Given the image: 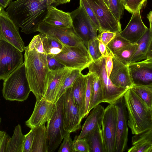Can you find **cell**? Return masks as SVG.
I'll use <instances>...</instances> for the list:
<instances>
[{
  "mask_svg": "<svg viewBox=\"0 0 152 152\" xmlns=\"http://www.w3.org/2000/svg\"><path fill=\"white\" fill-rule=\"evenodd\" d=\"M59 5L56 0H17L11 1L6 11L21 32L30 34L37 31L47 15L48 7Z\"/></svg>",
  "mask_w": 152,
  "mask_h": 152,
  "instance_id": "1",
  "label": "cell"
},
{
  "mask_svg": "<svg viewBox=\"0 0 152 152\" xmlns=\"http://www.w3.org/2000/svg\"><path fill=\"white\" fill-rule=\"evenodd\" d=\"M24 51L27 78L31 91L38 100L44 97L49 86L48 74L50 69L47 55L38 52L35 49L28 50L25 47Z\"/></svg>",
  "mask_w": 152,
  "mask_h": 152,
  "instance_id": "2",
  "label": "cell"
},
{
  "mask_svg": "<svg viewBox=\"0 0 152 152\" xmlns=\"http://www.w3.org/2000/svg\"><path fill=\"white\" fill-rule=\"evenodd\" d=\"M124 97L128 125L132 133L138 134L152 128V110L131 88L127 90Z\"/></svg>",
  "mask_w": 152,
  "mask_h": 152,
  "instance_id": "3",
  "label": "cell"
},
{
  "mask_svg": "<svg viewBox=\"0 0 152 152\" xmlns=\"http://www.w3.org/2000/svg\"><path fill=\"white\" fill-rule=\"evenodd\" d=\"M3 81L2 95L7 100L23 102L27 99L31 91L24 63Z\"/></svg>",
  "mask_w": 152,
  "mask_h": 152,
  "instance_id": "4",
  "label": "cell"
},
{
  "mask_svg": "<svg viewBox=\"0 0 152 152\" xmlns=\"http://www.w3.org/2000/svg\"><path fill=\"white\" fill-rule=\"evenodd\" d=\"M105 60V57L102 56L93 61L88 68V72L93 73L99 78L102 91L104 102L115 104L124 97L127 90L118 87L112 83L107 74Z\"/></svg>",
  "mask_w": 152,
  "mask_h": 152,
  "instance_id": "5",
  "label": "cell"
},
{
  "mask_svg": "<svg viewBox=\"0 0 152 152\" xmlns=\"http://www.w3.org/2000/svg\"><path fill=\"white\" fill-rule=\"evenodd\" d=\"M63 95L55 103L52 114L46 126L48 152H53L69 133L65 129L63 110Z\"/></svg>",
  "mask_w": 152,
  "mask_h": 152,
  "instance_id": "6",
  "label": "cell"
},
{
  "mask_svg": "<svg viewBox=\"0 0 152 152\" xmlns=\"http://www.w3.org/2000/svg\"><path fill=\"white\" fill-rule=\"evenodd\" d=\"M53 57L65 66L81 71L93 61L85 45L72 46L63 44L61 52Z\"/></svg>",
  "mask_w": 152,
  "mask_h": 152,
  "instance_id": "7",
  "label": "cell"
},
{
  "mask_svg": "<svg viewBox=\"0 0 152 152\" xmlns=\"http://www.w3.org/2000/svg\"><path fill=\"white\" fill-rule=\"evenodd\" d=\"M24 62L22 52L0 40V79L3 80Z\"/></svg>",
  "mask_w": 152,
  "mask_h": 152,
  "instance_id": "8",
  "label": "cell"
},
{
  "mask_svg": "<svg viewBox=\"0 0 152 152\" xmlns=\"http://www.w3.org/2000/svg\"><path fill=\"white\" fill-rule=\"evenodd\" d=\"M117 118L115 104H109L104 109L102 126L106 152H115Z\"/></svg>",
  "mask_w": 152,
  "mask_h": 152,
  "instance_id": "9",
  "label": "cell"
},
{
  "mask_svg": "<svg viewBox=\"0 0 152 152\" xmlns=\"http://www.w3.org/2000/svg\"><path fill=\"white\" fill-rule=\"evenodd\" d=\"M99 23L101 32L109 31L120 33L121 25L114 16L103 0H87Z\"/></svg>",
  "mask_w": 152,
  "mask_h": 152,
  "instance_id": "10",
  "label": "cell"
},
{
  "mask_svg": "<svg viewBox=\"0 0 152 152\" xmlns=\"http://www.w3.org/2000/svg\"><path fill=\"white\" fill-rule=\"evenodd\" d=\"M37 31L68 46L85 45L72 28H63L53 26L43 21L39 24Z\"/></svg>",
  "mask_w": 152,
  "mask_h": 152,
  "instance_id": "11",
  "label": "cell"
},
{
  "mask_svg": "<svg viewBox=\"0 0 152 152\" xmlns=\"http://www.w3.org/2000/svg\"><path fill=\"white\" fill-rule=\"evenodd\" d=\"M19 28L4 9L0 6V40L9 43L23 52L25 47Z\"/></svg>",
  "mask_w": 152,
  "mask_h": 152,
  "instance_id": "12",
  "label": "cell"
},
{
  "mask_svg": "<svg viewBox=\"0 0 152 152\" xmlns=\"http://www.w3.org/2000/svg\"><path fill=\"white\" fill-rule=\"evenodd\" d=\"M71 87L63 95L64 128L66 131L70 133L75 132L81 128L82 121L79 108L73 101Z\"/></svg>",
  "mask_w": 152,
  "mask_h": 152,
  "instance_id": "13",
  "label": "cell"
},
{
  "mask_svg": "<svg viewBox=\"0 0 152 152\" xmlns=\"http://www.w3.org/2000/svg\"><path fill=\"white\" fill-rule=\"evenodd\" d=\"M118 113L115 152H123L127 149L128 141V115L124 97L116 104Z\"/></svg>",
  "mask_w": 152,
  "mask_h": 152,
  "instance_id": "14",
  "label": "cell"
},
{
  "mask_svg": "<svg viewBox=\"0 0 152 152\" xmlns=\"http://www.w3.org/2000/svg\"><path fill=\"white\" fill-rule=\"evenodd\" d=\"M55 105V103L44 97L36 100L33 113L25 122L26 125L31 129L45 124L51 116Z\"/></svg>",
  "mask_w": 152,
  "mask_h": 152,
  "instance_id": "15",
  "label": "cell"
},
{
  "mask_svg": "<svg viewBox=\"0 0 152 152\" xmlns=\"http://www.w3.org/2000/svg\"><path fill=\"white\" fill-rule=\"evenodd\" d=\"M70 14L73 30L87 48L88 42L91 39L89 26L93 23L80 5Z\"/></svg>",
  "mask_w": 152,
  "mask_h": 152,
  "instance_id": "16",
  "label": "cell"
},
{
  "mask_svg": "<svg viewBox=\"0 0 152 152\" xmlns=\"http://www.w3.org/2000/svg\"><path fill=\"white\" fill-rule=\"evenodd\" d=\"M73 69L65 66L57 69H50L48 74L49 86L43 97L55 103L57 95L65 79Z\"/></svg>",
  "mask_w": 152,
  "mask_h": 152,
  "instance_id": "17",
  "label": "cell"
},
{
  "mask_svg": "<svg viewBox=\"0 0 152 152\" xmlns=\"http://www.w3.org/2000/svg\"><path fill=\"white\" fill-rule=\"evenodd\" d=\"M128 67L134 84L152 85V58L131 63Z\"/></svg>",
  "mask_w": 152,
  "mask_h": 152,
  "instance_id": "18",
  "label": "cell"
},
{
  "mask_svg": "<svg viewBox=\"0 0 152 152\" xmlns=\"http://www.w3.org/2000/svg\"><path fill=\"white\" fill-rule=\"evenodd\" d=\"M148 29L142 20L139 11L132 14L126 26L119 34L131 43L134 44L142 37Z\"/></svg>",
  "mask_w": 152,
  "mask_h": 152,
  "instance_id": "19",
  "label": "cell"
},
{
  "mask_svg": "<svg viewBox=\"0 0 152 152\" xmlns=\"http://www.w3.org/2000/svg\"><path fill=\"white\" fill-rule=\"evenodd\" d=\"M113 68L110 78L115 86L126 90L132 88L133 83L131 78L128 66L125 65L114 56Z\"/></svg>",
  "mask_w": 152,
  "mask_h": 152,
  "instance_id": "20",
  "label": "cell"
},
{
  "mask_svg": "<svg viewBox=\"0 0 152 152\" xmlns=\"http://www.w3.org/2000/svg\"><path fill=\"white\" fill-rule=\"evenodd\" d=\"M86 88L85 75L81 72L71 86V90L74 103L79 108L81 121L84 116Z\"/></svg>",
  "mask_w": 152,
  "mask_h": 152,
  "instance_id": "21",
  "label": "cell"
},
{
  "mask_svg": "<svg viewBox=\"0 0 152 152\" xmlns=\"http://www.w3.org/2000/svg\"><path fill=\"white\" fill-rule=\"evenodd\" d=\"M48 13L43 21L44 22L61 28H72L70 13L64 12L53 6L48 7Z\"/></svg>",
  "mask_w": 152,
  "mask_h": 152,
  "instance_id": "22",
  "label": "cell"
},
{
  "mask_svg": "<svg viewBox=\"0 0 152 152\" xmlns=\"http://www.w3.org/2000/svg\"><path fill=\"white\" fill-rule=\"evenodd\" d=\"M104 109L102 105L99 104L91 110L82 126L80 134L77 136L78 138H85L91 132L102 127Z\"/></svg>",
  "mask_w": 152,
  "mask_h": 152,
  "instance_id": "23",
  "label": "cell"
},
{
  "mask_svg": "<svg viewBox=\"0 0 152 152\" xmlns=\"http://www.w3.org/2000/svg\"><path fill=\"white\" fill-rule=\"evenodd\" d=\"M152 38V31L150 28H148L144 35L136 43L138 45L137 47L129 64L146 59L147 52Z\"/></svg>",
  "mask_w": 152,
  "mask_h": 152,
  "instance_id": "24",
  "label": "cell"
},
{
  "mask_svg": "<svg viewBox=\"0 0 152 152\" xmlns=\"http://www.w3.org/2000/svg\"><path fill=\"white\" fill-rule=\"evenodd\" d=\"M45 125L33 129L34 133L31 152H48L46 128Z\"/></svg>",
  "mask_w": 152,
  "mask_h": 152,
  "instance_id": "25",
  "label": "cell"
},
{
  "mask_svg": "<svg viewBox=\"0 0 152 152\" xmlns=\"http://www.w3.org/2000/svg\"><path fill=\"white\" fill-rule=\"evenodd\" d=\"M85 138L89 144L90 152H106L102 127L91 132Z\"/></svg>",
  "mask_w": 152,
  "mask_h": 152,
  "instance_id": "26",
  "label": "cell"
},
{
  "mask_svg": "<svg viewBox=\"0 0 152 152\" xmlns=\"http://www.w3.org/2000/svg\"><path fill=\"white\" fill-rule=\"evenodd\" d=\"M25 135L22 133L20 124L16 126L11 137L7 152H23Z\"/></svg>",
  "mask_w": 152,
  "mask_h": 152,
  "instance_id": "27",
  "label": "cell"
},
{
  "mask_svg": "<svg viewBox=\"0 0 152 152\" xmlns=\"http://www.w3.org/2000/svg\"><path fill=\"white\" fill-rule=\"evenodd\" d=\"M94 75L93 86L88 110L89 114L95 106L104 102L103 94L99 79L97 76Z\"/></svg>",
  "mask_w": 152,
  "mask_h": 152,
  "instance_id": "28",
  "label": "cell"
},
{
  "mask_svg": "<svg viewBox=\"0 0 152 152\" xmlns=\"http://www.w3.org/2000/svg\"><path fill=\"white\" fill-rule=\"evenodd\" d=\"M137 44H131L115 51L113 56L124 64L128 66L134 55L137 47Z\"/></svg>",
  "mask_w": 152,
  "mask_h": 152,
  "instance_id": "29",
  "label": "cell"
},
{
  "mask_svg": "<svg viewBox=\"0 0 152 152\" xmlns=\"http://www.w3.org/2000/svg\"><path fill=\"white\" fill-rule=\"evenodd\" d=\"M131 88L152 110V85L134 84Z\"/></svg>",
  "mask_w": 152,
  "mask_h": 152,
  "instance_id": "30",
  "label": "cell"
},
{
  "mask_svg": "<svg viewBox=\"0 0 152 152\" xmlns=\"http://www.w3.org/2000/svg\"><path fill=\"white\" fill-rule=\"evenodd\" d=\"M43 47L46 54L52 57L59 53L63 44L57 40L42 34Z\"/></svg>",
  "mask_w": 152,
  "mask_h": 152,
  "instance_id": "31",
  "label": "cell"
},
{
  "mask_svg": "<svg viewBox=\"0 0 152 152\" xmlns=\"http://www.w3.org/2000/svg\"><path fill=\"white\" fill-rule=\"evenodd\" d=\"M81 72V71L77 69H73L72 71L62 86L57 96L56 102L72 86Z\"/></svg>",
  "mask_w": 152,
  "mask_h": 152,
  "instance_id": "32",
  "label": "cell"
},
{
  "mask_svg": "<svg viewBox=\"0 0 152 152\" xmlns=\"http://www.w3.org/2000/svg\"><path fill=\"white\" fill-rule=\"evenodd\" d=\"M131 44L122 37L119 33H118L115 37L108 44L107 47L113 54L115 51Z\"/></svg>",
  "mask_w": 152,
  "mask_h": 152,
  "instance_id": "33",
  "label": "cell"
},
{
  "mask_svg": "<svg viewBox=\"0 0 152 152\" xmlns=\"http://www.w3.org/2000/svg\"><path fill=\"white\" fill-rule=\"evenodd\" d=\"M85 75L86 81V88L85 109L84 118L87 117L89 114L88 110L89 104L94 79V75L92 73L88 72L86 75Z\"/></svg>",
  "mask_w": 152,
  "mask_h": 152,
  "instance_id": "34",
  "label": "cell"
},
{
  "mask_svg": "<svg viewBox=\"0 0 152 152\" xmlns=\"http://www.w3.org/2000/svg\"><path fill=\"white\" fill-rule=\"evenodd\" d=\"M147 0H121L126 9L132 14L140 11Z\"/></svg>",
  "mask_w": 152,
  "mask_h": 152,
  "instance_id": "35",
  "label": "cell"
},
{
  "mask_svg": "<svg viewBox=\"0 0 152 152\" xmlns=\"http://www.w3.org/2000/svg\"><path fill=\"white\" fill-rule=\"evenodd\" d=\"M131 140L133 145L142 144L152 145V128L142 133L134 135L132 137Z\"/></svg>",
  "mask_w": 152,
  "mask_h": 152,
  "instance_id": "36",
  "label": "cell"
},
{
  "mask_svg": "<svg viewBox=\"0 0 152 152\" xmlns=\"http://www.w3.org/2000/svg\"><path fill=\"white\" fill-rule=\"evenodd\" d=\"M87 48L93 61H95L102 57L99 50V40L97 37L89 40Z\"/></svg>",
  "mask_w": 152,
  "mask_h": 152,
  "instance_id": "37",
  "label": "cell"
},
{
  "mask_svg": "<svg viewBox=\"0 0 152 152\" xmlns=\"http://www.w3.org/2000/svg\"><path fill=\"white\" fill-rule=\"evenodd\" d=\"M80 5L83 7L97 31L100 33L101 30L99 23L94 11L87 0H80Z\"/></svg>",
  "mask_w": 152,
  "mask_h": 152,
  "instance_id": "38",
  "label": "cell"
},
{
  "mask_svg": "<svg viewBox=\"0 0 152 152\" xmlns=\"http://www.w3.org/2000/svg\"><path fill=\"white\" fill-rule=\"evenodd\" d=\"M109 9L115 18L120 21L124 9L121 0H110Z\"/></svg>",
  "mask_w": 152,
  "mask_h": 152,
  "instance_id": "39",
  "label": "cell"
},
{
  "mask_svg": "<svg viewBox=\"0 0 152 152\" xmlns=\"http://www.w3.org/2000/svg\"><path fill=\"white\" fill-rule=\"evenodd\" d=\"M28 50L35 49L39 53L46 54L44 49L42 38V34L40 33L34 36L28 45L25 47Z\"/></svg>",
  "mask_w": 152,
  "mask_h": 152,
  "instance_id": "40",
  "label": "cell"
},
{
  "mask_svg": "<svg viewBox=\"0 0 152 152\" xmlns=\"http://www.w3.org/2000/svg\"><path fill=\"white\" fill-rule=\"evenodd\" d=\"M74 152H90L89 144L86 138H78L76 136L73 140Z\"/></svg>",
  "mask_w": 152,
  "mask_h": 152,
  "instance_id": "41",
  "label": "cell"
},
{
  "mask_svg": "<svg viewBox=\"0 0 152 152\" xmlns=\"http://www.w3.org/2000/svg\"><path fill=\"white\" fill-rule=\"evenodd\" d=\"M71 133L69 132L64 138L63 142L58 151V152H74Z\"/></svg>",
  "mask_w": 152,
  "mask_h": 152,
  "instance_id": "42",
  "label": "cell"
},
{
  "mask_svg": "<svg viewBox=\"0 0 152 152\" xmlns=\"http://www.w3.org/2000/svg\"><path fill=\"white\" fill-rule=\"evenodd\" d=\"M34 133V129H31L29 132L25 135L23 152H31Z\"/></svg>",
  "mask_w": 152,
  "mask_h": 152,
  "instance_id": "43",
  "label": "cell"
},
{
  "mask_svg": "<svg viewBox=\"0 0 152 152\" xmlns=\"http://www.w3.org/2000/svg\"><path fill=\"white\" fill-rule=\"evenodd\" d=\"M116 34V33L109 31H103L101 32L97 37L98 40L107 45L115 37Z\"/></svg>",
  "mask_w": 152,
  "mask_h": 152,
  "instance_id": "44",
  "label": "cell"
},
{
  "mask_svg": "<svg viewBox=\"0 0 152 152\" xmlns=\"http://www.w3.org/2000/svg\"><path fill=\"white\" fill-rule=\"evenodd\" d=\"M11 137L4 131L0 132V152H7Z\"/></svg>",
  "mask_w": 152,
  "mask_h": 152,
  "instance_id": "45",
  "label": "cell"
},
{
  "mask_svg": "<svg viewBox=\"0 0 152 152\" xmlns=\"http://www.w3.org/2000/svg\"><path fill=\"white\" fill-rule=\"evenodd\" d=\"M152 145L148 144L133 145L128 150V152H150Z\"/></svg>",
  "mask_w": 152,
  "mask_h": 152,
  "instance_id": "46",
  "label": "cell"
},
{
  "mask_svg": "<svg viewBox=\"0 0 152 152\" xmlns=\"http://www.w3.org/2000/svg\"><path fill=\"white\" fill-rule=\"evenodd\" d=\"M47 62L50 69H57L65 67L54 57L48 55H47Z\"/></svg>",
  "mask_w": 152,
  "mask_h": 152,
  "instance_id": "47",
  "label": "cell"
},
{
  "mask_svg": "<svg viewBox=\"0 0 152 152\" xmlns=\"http://www.w3.org/2000/svg\"><path fill=\"white\" fill-rule=\"evenodd\" d=\"M113 55L105 57V67L106 72L108 77L109 78L113 67Z\"/></svg>",
  "mask_w": 152,
  "mask_h": 152,
  "instance_id": "48",
  "label": "cell"
},
{
  "mask_svg": "<svg viewBox=\"0 0 152 152\" xmlns=\"http://www.w3.org/2000/svg\"><path fill=\"white\" fill-rule=\"evenodd\" d=\"M98 40L99 50L102 56L106 57L109 56L113 55L107 48V45L100 41Z\"/></svg>",
  "mask_w": 152,
  "mask_h": 152,
  "instance_id": "49",
  "label": "cell"
},
{
  "mask_svg": "<svg viewBox=\"0 0 152 152\" xmlns=\"http://www.w3.org/2000/svg\"><path fill=\"white\" fill-rule=\"evenodd\" d=\"M152 58V38L146 54V59Z\"/></svg>",
  "mask_w": 152,
  "mask_h": 152,
  "instance_id": "50",
  "label": "cell"
},
{
  "mask_svg": "<svg viewBox=\"0 0 152 152\" xmlns=\"http://www.w3.org/2000/svg\"><path fill=\"white\" fill-rule=\"evenodd\" d=\"M12 0H0V6L4 9L8 6Z\"/></svg>",
  "mask_w": 152,
  "mask_h": 152,
  "instance_id": "51",
  "label": "cell"
},
{
  "mask_svg": "<svg viewBox=\"0 0 152 152\" xmlns=\"http://www.w3.org/2000/svg\"><path fill=\"white\" fill-rule=\"evenodd\" d=\"M147 18L149 22V28L152 31V10L150 11L147 15Z\"/></svg>",
  "mask_w": 152,
  "mask_h": 152,
  "instance_id": "52",
  "label": "cell"
},
{
  "mask_svg": "<svg viewBox=\"0 0 152 152\" xmlns=\"http://www.w3.org/2000/svg\"><path fill=\"white\" fill-rule=\"evenodd\" d=\"M56 2L58 4H63L67 3L66 0H56Z\"/></svg>",
  "mask_w": 152,
  "mask_h": 152,
  "instance_id": "53",
  "label": "cell"
},
{
  "mask_svg": "<svg viewBox=\"0 0 152 152\" xmlns=\"http://www.w3.org/2000/svg\"><path fill=\"white\" fill-rule=\"evenodd\" d=\"M103 1L109 8L110 0H103Z\"/></svg>",
  "mask_w": 152,
  "mask_h": 152,
  "instance_id": "54",
  "label": "cell"
},
{
  "mask_svg": "<svg viewBox=\"0 0 152 152\" xmlns=\"http://www.w3.org/2000/svg\"><path fill=\"white\" fill-rule=\"evenodd\" d=\"M150 152H152V145H151V149L150 150Z\"/></svg>",
  "mask_w": 152,
  "mask_h": 152,
  "instance_id": "55",
  "label": "cell"
},
{
  "mask_svg": "<svg viewBox=\"0 0 152 152\" xmlns=\"http://www.w3.org/2000/svg\"><path fill=\"white\" fill-rule=\"evenodd\" d=\"M67 3L69 2L71 0H66Z\"/></svg>",
  "mask_w": 152,
  "mask_h": 152,
  "instance_id": "56",
  "label": "cell"
},
{
  "mask_svg": "<svg viewBox=\"0 0 152 152\" xmlns=\"http://www.w3.org/2000/svg\"></svg>",
  "mask_w": 152,
  "mask_h": 152,
  "instance_id": "57",
  "label": "cell"
}]
</instances>
